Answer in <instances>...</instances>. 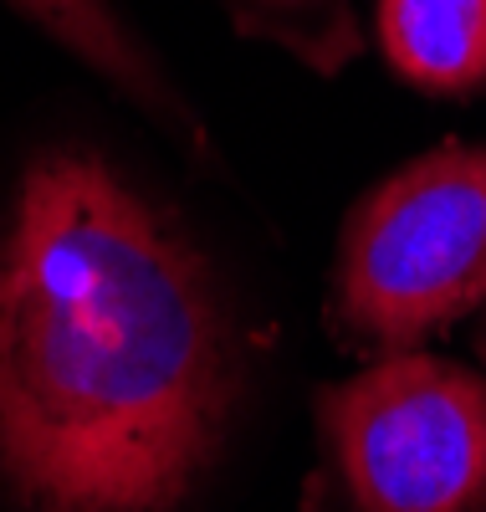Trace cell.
I'll return each mask as SVG.
<instances>
[{
	"instance_id": "8992f818",
	"label": "cell",
	"mask_w": 486,
	"mask_h": 512,
	"mask_svg": "<svg viewBox=\"0 0 486 512\" xmlns=\"http://www.w3.org/2000/svg\"><path fill=\"white\" fill-rule=\"evenodd\" d=\"M251 11H267V16H292V11H307L318 6V0H246Z\"/></svg>"
},
{
	"instance_id": "277c9868",
	"label": "cell",
	"mask_w": 486,
	"mask_h": 512,
	"mask_svg": "<svg viewBox=\"0 0 486 512\" xmlns=\"http://www.w3.org/2000/svg\"><path fill=\"white\" fill-rule=\"evenodd\" d=\"M6 6L47 41H57L67 57H77L93 77H103L144 118H154L164 134L185 139V144L200 139V128H195L185 98L174 93L164 62L134 36V26L118 16L113 0H6Z\"/></svg>"
},
{
	"instance_id": "7a4b0ae2",
	"label": "cell",
	"mask_w": 486,
	"mask_h": 512,
	"mask_svg": "<svg viewBox=\"0 0 486 512\" xmlns=\"http://www.w3.org/2000/svg\"><path fill=\"white\" fill-rule=\"evenodd\" d=\"M338 318L410 349L486 297V144H440L379 180L338 241Z\"/></svg>"
},
{
	"instance_id": "5b68a950",
	"label": "cell",
	"mask_w": 486,
	"mask_h": 512,
	"mask_svg": "<svg viewBox=\"0 0 486 512\" xmlns=\"http://www.w3.org/2000/svg\"><path fill=\"white\" fill-rule=\"evenodd\" d=\"M379 41L420 93L486 88V0H379Z\"/></svg>"
},
{
	"instance_id": "3957f363",
	"label": "cell",
	"mask_w": 486,
	"mask_h": 512,
	"mask_svg": "<svg viewBox=\"0 0 486 512\" xmlns=\"http://www.w3.org/2000/svg\"><path fill=\"white\" fill-rule=\"evenodd\" d=\"M353 512H486V384L435 354L394 349L318 405Z\"/></svg>"
},
{
	"instance_id": "52a82bcc",
	"label": "cell",
	"mask_w": 486,
	"mask_h": 512,
	"mask_svg": "<svg viewBox=\"0 0 486 512\" xmlns=\"http://www.w3.org/2000/svg\"><path fill=\"white\" fill-rule=\"evenodd\" d=\"M481 354H486V333H481Z\"/></svg>"
},
{
	"instance_id": "6da1fadb",
	"label": "cell",
	"mask_w": 486,
	"mask_h": 512,
	"mask_svg": "<svg viewBox=\"0 0 486 512\" xmlns=\"http://www.w3.org/2000/svg\"><path fill=\"white\" fill-rule=\"evenodd\" d=\"M231 400L205 256L103 154H36L0 216V482L31 512H174Z\"/></svg>"
}]
</instances>
